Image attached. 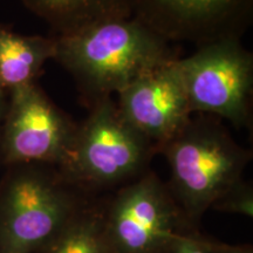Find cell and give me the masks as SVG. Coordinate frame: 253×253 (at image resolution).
<instances>
[{
  "instance_id": "6da1fadb",
  "label": "cell",
  "mask_w": 253,
  "mask_h": 253,
  "mask_svg": "<svg viewBox=\"0 0 253 253\" xmlns=\"http://www.w3.org/2000/svg\"><path fill=\"white\" fill-rule=\"evenodd\" d=\"M53 37L54 60L74 79L88 107L178 58L169 41L134 17L97 21Z\"/></svg>"
},
{
  "instance_id": "7a4b0ae2",
  "label": "cell",
  "mask_w": 253,
  "mask_h": 253,
  "mask_svg": "<svg viewBox=\"0 0 253 253\" xmlns=\"http://www.w3.org/2000/svg\"><path fill=\"white\" fill-rule=\"evenodd\" d=\"M170 169L168 188L190 226L243 178L252 151L237 143L219 119L199 114L158 148Z\"/></svg>"
},
{
  "instance_id": "3957f363",
  "label": "cell",
  "mask_w": 253,
  "mask_h": 253,
  "mask_svg": "<svg viewBox=\"0 0 253 253\" xmlns=\"http://www.w3.org/2000/svg\"><path fill=\"white\" fill-rule=\"evenodd\" d=\"M93 198L53 166L6 167L0 181V253H40Z\"/></svg>"
},
{
  "instance_id": "277c9868",
  "label": "cell",
  "mask_w": 253,
  "mask_h": 253,
  "mask_svg": "<svg viewBox=\"0 0 253 253\" xmlns=\"http://www.w3.org/2000/svg\"><path fill=\"white\" fill-rule=\"evenodd\" d=\"M78 123L71 154L58 168L72 184L94 195L122 186L149 170L156 148L120 113L112 96L94 102Z\"/></svg>"
},
{
  "instance_id": "5b68a950",
  "label": "cell",
  "mask_w": 253,
  "mask_h": 253,
  "mask_svg": "<svg viewBox=\"0 0 253 253\" xmlns=\"http://www.w3.org/2000/svg\"><path fill=\"white\" fill-rule=\"evenodd\" d=\"M178 63L192 114L227 120L237 129H251L253 55L240 38L204 43Z\"/></svg>"
},
{
  "instance_id": "8992f818",
  "label": "cell",
  "mask_w": 253,
  "mask_h": 253,
  "mask_svg": "<svg viewBox=\"0 0 253 253\" xmlns=\"http://www.w3.org/2000/svg\"><path fill=\"white\" fill-rule=\"evenodd\" d=\"M104 225L115 253H157L177 233L195 230L151 170L104 201Z\"/></svg>"
},
{
  "instance_id": "52a82bcc",
  "label": "cell",
  "mask_w": 253,
  "mask_h": 253,
  "mask_svg": "<svg viewBox=\"0 0 253 253\" xmlns=\"http://www.w3.org/2000/svg\"><path fill=\"white\" fill-rule=\"evenodd\" d=\"M78 123L49 99L38 82L8 93L0 137V164L60 168L71 154Z\"/></svg>"
},
{
  "instance_id": "ba28073f",
  "label": "cell",
  "mask_w": 253,
  "mask_h": 253,
  "mask_svg": "<svg viewBox=\"0 0 253 253\" xmlns=\"http://www.w3.org/2000/svg\"><path fill=\"white\" fill-rule=\"evenodd\" d=\"M131 17L167 39L196 46L242 38L253 20V0H130Z\"/></svg>"
},
{
  "instance_id": "9c48e42d",
  "label": "cell",
  "mask_w": 253,
  "mask_h": 253,
  "mask_svg": "<svg viewBox=\"0 0 253 253\" xmlns=\"http://www.w3.org/2000/svg\"><path fill=\"white\" fill-rule=\"evenodd\" d=\"M178 60L143 73L116 94L120 113L156 151L192 118Z\"/></svg>"
},
{
  "instance_id": "30bf717a",
  "label": "cell",
  "mask_w": 253,
  "mask_h": 253,
  "mask_svg": "<svg viewBox=\"0 0 253 253\" xmlns=\"http://www.w3.org/2000/svg\"><path fill=\"white\" fill-rule=\"evenodd\" d=\"M55 49L54 37L26 36L0 24V89L9 93L36 84Z\"/></svg>"
},
{
  "instance_id": "8fae6325",
  "label": "cell",
  "mask_w": 253,
  "mask_h": 253,
  "mask_svg": "<svg viewBox=\"0 0 253 253\" xmlns=\"http://www.w3.org/2000/svg\"><path fill=\"white\" fill-rule=\"evenodd\" d=\"M55 36L72 33L97 21L131 17L130 0H23Z\"/></svg>"
},
{
  "instance_id": "7c38bea8",
  "label": "cell",
  "mask_w": 253,
  "mask_h": 253,
  "mask_svg": "<svg viewBox=\"0 0 253 253\" xmlns=\"http://www.w3.org/2000/svg\"><path fill=\"white\" fill-rule=\"evenodd\" d=\"M40 253H115L104 225V201L91 199Z\"/></svg>"
},
{
  "instance_id": "4fadbf2b",
  "label": "cell",
  "mask_w": 253,
  "mask_h": 253,
  "mask_svg": "<svg viewBox=\"0 0 253 253\" xmlns=\"http://www.w3.org/2000/svg\"><path fill=\"white\" fill-rule=\"evenodd\" d=\"M211 209L219 212L253 217V186L251 182L240 179L226 190Z\"/></svg>"
},
{
  "instance_id": "5bb4252c",
  "label": "cell",
  "mask_w": 253,
  "mask_h": 253,
  "mask_svg": "<svg viewBox=\"0 0 253 253\" xmlns=\"http://www.w3.org/2000/svg\"><path fill=\"white\" fill-rule=\"evenodd\" d=\"M157 253H211L207 238L196 230L184 231L173 236Z\"/></svg>"
},
{
  "instance_id": "9a60e30c",
  "label": "cell",
  "mask_w": 253,
  "mask_h": 253,
  "mask_svg": "<svg viewBox=\"0 0 253 253\" xmlns=\"http://www.w3.org/2000/svg\"><path fill=\"white\" fill-rule=\"evenodd\" d=\"M207 243L211 253H253L251 245H229L209 238Z\"/></svg>"
},
{
  "instance_id": "2e32d148",
  "label": "cell",
  "mask_w": 253,
  "mask_h": 253,
  "mask_svg": "<svg viewBox=\"0 0 253 253\" xmlns=\"http://www.w3.org/2000/svg\"><path fill=\"white\" fill-rule=\"evenodd\" d=\"M7 103H8V93H6L5 90L0 89V137H1L2 123H4L6 109H7ZM0 166H1V164H0Z\"/></svg>"
}]
</instances>
